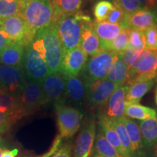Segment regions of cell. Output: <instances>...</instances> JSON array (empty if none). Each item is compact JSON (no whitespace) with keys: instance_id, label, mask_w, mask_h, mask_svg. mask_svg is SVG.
I'll list each match as a JSON object with an SVG mask.
<instances>
[{"instance_id":"1","label":"cell","mask_w":157,"mask_h":157,"mask_svg":"<svg viewBox=\"0 0 157 157\" xmlns=\"http://www.w3.org/2000/svg\"><path fill=\"white\" fill-rule=\"evenodd\" d=\"M31 44L44 58L50 74L60 72L64 52L57 34L56 23L37 31Z\"/></svg>"},{"instance_id":"2","label":"cell","mask_w":157,"mask_h":157,"mask_svg":"<svg viewBox=\"0 0 157 157\" xmlns=\"http://www.w3.org/2000/svg\"><path fill=\"white\" fill-rule=\"evenodd\" d=\"M91 17L81 10L60 17L56 21V30L64 53L79 46L82 29Z\"/></svg>"},{"instance_id":"3","label":"cell","mask_w":157,"mask_h":157,"mask_svg":"<svg viewBox=\"0 0 157 157\" xmlns=\"http://www.w3.org/2000/svg\"><path fill=\"white\" fill-rule=\"evenodd\" d=\"M20 15L34 34L54 21L53 7L50 0H22Z\"/></svg>"},{"instance_id":"4","label":"cell","mask_w":157,"mask_h":157,"mask_svg":"<svg viewBox=\"0 0 157 157\" xmlns=\"http://www.w3.org/2000/svg\"><path fill=\"white\" fill-rule=\"evenodd\" d=\"M42 83L27 81L23 89L17 96V105L14 113L15 121L31 114L44 105Z\"/></svg>"},{"instance_id":"5","label":"cell","mask_w":157,"mask_h":157,"mask_svg":"<svg viewBox=\"0 0 157 157\" xmlns=\"http://www.w3.org/2000/svg\"><path fill=\"white\" fill-rule=\"evenodd\" d=\"M157 77V50H144L127 70V85Z\"/></svg>"},{"instance_id":"6","label":"cell","mask_w":157,"mask_h":157,"mask_svg":"<svg viewBox=\"0 0 157 157\" xmlns=\"http://www.w3.org/2000/svg\"><path fill=\"white\" fill-rule=\"evenodd\" d=\"M59 135L62 139L71 138L79 130L84 114L81 110L64 102L54 103Z\"/></svg>"},{"instance_id":"7","label":"cell","mask_w":157,"mask_h":157,"mask_svg":"<svg viewBox=\"0 0 157 157\" xmlns=\"http://www.w3.org/2000/svg\"><path fill=\"white\" fill-rule=\"evenodd\" d=\"M117 53L103 50L95 56H90L79 76L86 84L106 77Z\"/></svg>"},{"instance_id":"8","label":"cell","mask_w":157,"mask_h":157,"mask_svg":"<svg viewBox=\"0 0 157 157\" xmlns=\"http://www.w3.org/2000/svg\"><path fill=\"white\" fill-rule=\"evenodd\" d=\"M119 86L106 78L86 84V107L92 112L95 110L102 111Z\"/></svg>"},{"instance_id":"9","label":"cell","mask_w":157,"mask_h":157,"mask_svg":"<svg viewBox=\"0 0 157 157\" xmlns=\"http://www.w3.org/2000/svg\"><path fill=\"white\" fill-rule=\"evenodd\" d=\"M23 69L27 81L42 83L50 74L46 62L31 42L24 48Z\"/></svg>"},{"instance_id":"10","label":"cell","mask_w":157,"mask_h":157,"mask_svg":"<svg viewBox=\"0 0 157 157\" xmlns=\"http://www.w3.org/2000/svg\"><path fill=\"white\" fill-rule=\"evenodd\" d=\"M0 30L5 33L12 42L24 47L32 41L35 35L29 30L24 19L19 14L2 21Z\"/></svg>"},{"instance_id":"11","label":"cell","mask_w":157,"mask_h":157,"mask_svg":"<svg viewBox=\"0 0 157 157\" xmlns=\"http://www.w3.org/2000/svg\"><path fill=\"white\" fill-rule=\"evenodd\" d=\"M78 131L73 145L71 157H90L93 153L97 131L95 118H87Z\"/></svg>"},{"instance_id":"12","label":"cell","mask_w":157,"mask_h":157,"mask_svg":"<svg viewBox=\"0 0 157 157\" xmlns=\"http://www.w3.org/2000/svg\"><path fill=\"white\" fill-rule=\"evenodd\" d=\"M42 88L46 104L66 102V80L60 72L49 74L42 82Z\"/></svg>"},{"instance_id":"13","label":"cell","mask_w":157,"mask_h":157,"mask_svg":"<svg viewBox=\"0 0 157 157\" xmlns=\"http://www.w3.org/2000/svg\"><path fill=\"white\" fill-rule=\"evenodd\" d=\"M0 81L7 91L17 96L27 80L23 68L0 64Z\"/></svg>"},{"instance_id":"14","label":"cell","mask_w":157,"mask_h":157,"mask_svg":"<svg viewBox=\"0 0 157 157\" xmlns=\"http://www.w3.org/2000/svg\"><path fill=\"white\" fill-rule=\"evenodd\" d=\"M88 56L79 46L65 52L60 72L65 77L79 75L87 61Z\"/></svg>"},{"instance_id":"15","label":"cell","mask_w":157,"mask_h":157,"mask_svg":"<svg viewBox=\"0 0 157 157\" xmlns=\"http://www.w3.org/2000/svg\"><path fill=\"white\" fill-rule=\"evenodd\" d=\"M66 80V101L68 100L72 106L81 110L85 105L86 85L84 81L79 75L67 76ZM82 111V110H81Z\"/></svg>"},{"instance_id":"16","label":"cell","mask_w":157,"mask_h":157,"mask_svg":"<svg viewBox=\"0 0 157 157\" xmlns=\"http://www.w3.org/2000/svg\"><path fill=\"white\" fill-rule=\"evenodd\" d=\"M128 85L121 84L118 87L108 101L105 106L100 112L109 118H121L124 116L126 108V93Z\"/></svg>"},{"instance_id":"17","label":"cell","mask_w":157,"mask_h":157,"mask_svg":"<svg viewBox=\"0 0 157 157\" xmlns=\"http://www.w3.org/2000/svg\"><path fill=\"white\" fill-rule=\"evenodd\" d=\"M128 26L130 29L145 31L157 25V10L144 7L132 14L127 15Z\"/></svg>"},{"instance_id":"18","label":"cell","mask_w":157,"mask_h":157,"mask_svg":"<svg viewBox=\"0 0 157 157\" xmlns=\"http://www.w3.org/2000/svg\"><path fill=\"white\" fill-rule=\"evenodd\" d=\"M128 134L132 150V157H146V148L142 138L138 124L132 119L125 117H121Z\"/></svg>"},{"instance_id":"19","label":"cell","mask_w":157,"mask_h":157,"mask_svg":"<svg viewBox=\"0 0 157 157\" xmlns=\"http://www.w3.org/2000/svg\"><path fill=\"white\" fill-rule=\"evenodd\" d=\"M79 47L87 56H95L101 52V42L94 31L93 21L86 23L82 29Z\"/></svg>"},{"instance_id":"20","label":"cell","mask_w":157,"mask_h":157,"mask_svg":"<svg viewBox=\"0 0 157 157\" xmlns=\"http://www.w3.org/2000/svg\"><path fill=\"white\" fill-rule=\"evenodd\" d=\"M25 47L12 42L0 52V64L23 68Z\"/></svg>"},{"instance_id":"21","label":"cell","mask_w":157,"mask_h":157,"mask_svg":"<svg viewBox=\"0 0 157 157\" xmlns=\"http://www.w3.org/2000/svg\"><path fill=\"white\" fill-rule=\"evenodd\" d=\"M98 126L101 129L102 132L106 140L111 145L116 151L123 157H128L124 150L119 137L115 132L114 129L110 124L107 117L103 113L99 112L98 114Z\"/></svg>"},{"instance_id":"22","label":"cell","mask_w":157,"mask_h":157,"mask_svg":"<svg viewBox=\"0 0 157 157\" xmlns=\"http://www.w3.org/2000/svg\"><path fill=\"white\" fill-rule=\"evenodd\" d=\"M53 7L54 21L56 23L60 17L71 15L79 11L86 0H50Z\"/></svg>"},{"instance_id":"23","label":"cell","mask_w":157,"mask_h":157,"mask_svg":"<svg viewBox=\"0 0 157 157\" xmlns=\"http://www.w3.org/2000/svg\"><path fill=\"white\" fill-rule=\"evenodd\" d=\"M93 29L101 44L109 42L117 37L122 30L119 25L112 24L106 21H93Z\"/></svg>"},{"instance_id":"24","label":"cell","mask_w":157,"mask_h":157,"mask_svg":"<svg viewBox=\"0 0 157 157\" xmlns=\"http://www.w3.org/2000/svg\"><path fill=\"white\" fill-rule=\"evenodd\" d=\"M155 80L151 79L148 81L137 82L131 85H128L126 98V105L132 103H139L143 96L148 93L154 85Z\"/></svg>"},{"instance_id":"25","label":"cell","mask_w":157,"mask_h":157,"mask_svg":"<svg viewBox=\"0 0 157 157\" xmlns=\"http://www.w3.org/2000/svg\"><path fill=\"white\" fill-rule=\"evenodd\" d=\"M146 150L157 143V117L137 121Z\"/></svg>"},{"instance_id":"26","label":"cell","mask_w":157,"mask_h":157,"mask_svg":"<svg viewBox=\"0 0 157 157\" xmlns=\"http://www.w3.org/2000/svg\"><path fill=\"white\" fill-rule=\"evenodd\" d=\"M124 116L129 119L143 121L157 117V111L154 109L139 103H132L126 105Z\"/></svg>"},{"instance_id":"27","label":"cell","mask_w":157,"mask_h":157,"mask_svg":"<svg viewBox=\"0 0 157 157\" xmlns=\"http://www.w3.org/2000/svg\"><path fill=\"white\" fill-rule=\"evenodd\" d=\"M127 68L119 54L116 57L109 71L106 78L109 81L121 85L126 84Z\"/></svg>"},{"instance_id":"28","label":"cell","mask_w":157,"mask_h":157,"mask_svg":"<svg viewBox=\"0 0 157 157\" xmlns=\"http://www.w3.org/2000/svg\"><path fill=\"white\" fill-rule=\"evenodd\" d=\"M110 124L114 129L115 132L119 137L124 150L126 152L128 157H132V150L130 141L127 134L126 128L121 118H109L107 117Z\"/></svg>"},{"instance_id":"29","label":"cell","mask_w":157,"mask_h":157,"mask_svg":"<svg viewBox=\"0 0 157 157\" xmlns=\"http://www.w3.org/2000/svg\"><path fill=\"white\" fill-rule=\"evenodd\" d=\"M129 29H122L119 34L113 40L101 44L102 50L110 51L119 54L126 50L128 47Z\"/></svg>"},{"instance_id":"30","label":"cell","mask_w":157,"mask_h":157,"mask_svg":"<svg viewBox=\"0 0 157 157\" xmlns=\"http://www.w3.org/2000/svg\"><path fill=\"white\" fill-rule=\"evenodd\" d=\"M22 0H0V22L15 15H20Z\"/></svg>"},{"instance_id":"31","label":"cell","mask_w":157,"mask_h":157,"mask_svg":"<svg viewBox=\"0 0 157 157\" xmlns=\"http://www.w3.org/2000/svg\"><path fill=\"white\" fill-rule=\"evenodd\" d=\"M16 105L17 95L9 93L6 90L0 91V110L1 111H7L14 116Z\"/></svg>"},{"instance_id":"32","label":"cell","mask_w":157,"mask_h":157,"mask_svg":"<svg viewBox=\"0 0 157 157\" xmlns=\"http://www.w3.org/2000/svg\"><path fill=\"white\" fill-rule=\"evenodd\" d=\"M105 21L112 23V24L120 25L123 29H129L127 15L125 13L124 11L122 10L120 7H119L117 5H114V7L112 10L110 12Z\"/></svg>"},{"instance_id":"33","label":"cell","mask_w":157,"mask_h":157,"mask_svg":"<svg viewBox=\"0 0 157 157\" xmlns=\"http://www.w3.org/2000/svg\"><path fill=\"white\" fill-rule=\"evenodd\" d=\"M113 7L114 5L113 3L105 0H101L96 2L93 7V15L95 21H105Z\"/></svg>"},{"instance_id":"34","label":"cell","mask_w":157,"mask_h":157,"mask_svg":"<svg viewBox=\"0 0 157 157\" xmlns=\"http://www.w3.org/2000/svg\"><path fill=\"white\" fill-rule=\"evenodd\" d=\"M146 42L143 31L136 29H130L129 31L128 47L137 51H143L145 50Z\"/></svg>"},{"instance_id":"35","label":"cell","mask_w":157,"mask_h":157,"mask_svg":"<svg viewBox=\"0 0 157 157\" xmlns=\"http://www.w3.org/2000/svg\"><path fill=\"white\" fill-rule=\"evenodd\" d=\"M113 5L120 7L127 15L144 8L137 0H116Z\"/></svg>"},{"instance_id":"36","label":"cell","mask_w":157,"mask_h":157,"mask_svg":"<svg viewBox=\"0 0 157 157\" xmlns=\"http://www.w3.org/2000/svg\"><path fill=\"white\" fill-rule=\"evenodd\" d=\"M146 46L145 50H157V25L143 31Z\"/></svg>"},{"instance_id":"37","label":"cell","mask_w":157,"mask_h":157,"mask_svg":"<svg viewBox=\"0 0 157 157\" xmlns=\"http://www.w3.org/2000/svg\"><path fill=\"white\" fill-rule=\"evenodd\" d=\"M15 121L13 114L0 110V134L7 132Z\"/></svg>"},{"instance_id":"38","label":"cell","mask_w":157,"mask_h":157,"mask_svg":"<svg viewBox=\"0 0 157 157\" xmlns=\"http://www.w3.org/2000/svg\"><path fill=\"white\" fill-rule=\"evenodd\" d=\"M141 52H142V51L135 50H133V49L127 47L126 50L119 54V56H120L121 58L122 59L123 62L124 63L125 65H126L127 70H128V68L132 66L133 63L135 61V60L138 58V56H140Z\"/></svg>"},{"instance_id":"39","label":"cell","mask_w":157,"mask_h":157,"mask_svg":"<svg viewBox=\"0 0 157 157\" xmlns=\"http://www.w3.org/2000/svg\"><path fill=\"white\" fill-rule=\"evenodd\" d=\"M73 144L71 141H68L60 147L52 157H71Z\"/></svg>"},{"instance_id":"40","label":"cell","mask_w":157,"mask_h":157,"mask_svg":"<svg viewBox=\"0 0 157 157\" xmlns=\"http://www.w3.org/2000/svg\"><path fill=\"white\" fill-rule=\"evenodd\" d=\"M12 42L7 36H6L5 33H4L2 31L0 30V52L2 50H4L6 47H7L9 44H10Z\"/></svg>"},{"instance_id":"41","label":"cell","mask_w":157,"mask_h":157,"mask_svg":"<svg viewBox=\"0 0 157 157\" xmlns=\"http://www.w3.org/2000/svg\"><path fill=\"white\" fill-rule=\"evenodd\" d=\"M146 157H157V143L146 149Z\"/></svg>"},{"instance_id":"42","label":"cell","mask_w":157,"mask_h":157,"mask_svg":"<svg viewBox=\"0 0 157 157\" xmlns=\"http://www.w3.org/2000/svg\"><path fill=\"white\" fill-rule=\"evenodd\" d=\"M17 152V150L10 151L8 149H4L2 154V157H15Z\"/></svg>"},{"instance_id":"43","label":"cell","mask_w":157,"mask_h":157,"mask_svg":"<svg viewBox=\"0 0 157 157\" xmlns=\"http://www.w3.org/2000/svg\"><path fill=\"white\" fill-rule=\"evenodd\" d=\"M147 7L157 10V0H149Z\"/></svg>"},{"instance_id":"44","label":"cell","mask_w":157,"mask_h":157,"mask_svg":"<svg viewBox=\"0 0 157 157\" xmlns=\"http://www.w3.org/2000/svg\"><path fill=\"white\" fill-rule=\"evenodd\" d=\"M137 1L140 2V5H142L143 7H148V3L149 0H137Z\"/></svg>"},{"instance_id":"45","label":"cell","mask_w":157,"mask_h":157,"mask_svg":"<svg viewBox=\"0 0 157 157\" xmlns=\"http://www.w3.org/2000/svg\"><path fill=\"white\" fill-rule=\"evenodd\" d=\"M4 144H3V140L2 139V137H0V157H2V151L4 150Z\"/></svg>"},{"instance_id":"46","label":"cell","mask_w":157,"mask_h":157,"mask_svg":"<svg viewBox=\"0 0 157 157\" xmlns=\"http://www.w3.org/2000/svg\"><path fill=\"white\" fill-rule=\"evenodd\" d=\"M90 157H105V156H101V155H98L97 154H94V153H93Z\"/></svg>"},{"instance_id":"47","label":"cell","mask_w":157,"mask_h":157,"mask_svg":"<svg viewBox=\"0 0 157 157\" xmlns=\"http://www.w3.org/2000/svg\"><path fill=\"white\" fill-rule=\"evenodd\" d=\"M155 101H156V103L157 105V87L156 90H155Z\"/></svg>"},{"instance_id":"48","label":"cell","mask_w":157,"mask_h":157,"mask_svg":"<svg viewBox=\"0 0 157 157\" xmlns=\"http://www.w3.org/2000/svg\"><path fill=\"white\" fill-rule=\"evenodd\" d=\"M5 90V88H4L3 85H2V82L0 81V91H2V90Z\"/></svg>"},{"instance_id":"49","label":"cell","mask_w":157,"mask_h":157,"mask_svg":"<svg viewBox=\"0 0 157 157\" xmlns=\"http://www.w3.org/2000/svg\"><path fill=\"white\" fill-rule=\"evenodd\" d=\"M99 1H101V0H99ZM105 1L110 2H111V3L114 4V3H115V2H116V0H105Z\"/></svg>"},{"instance_id":"50","label":"cell","mask_w":157,"mask_h":157,"mask_svg":"<svg viewBox=\"0 0 157 157\" xmlns=\"http://www.w3.org/2000/svg\"><path fill=\"white\" fill-rule=\"evenodd\" d=\"M1 23H2V22H0V25H1Z\"/></svg>"},{"instance_id":"51","label":"cell","mask_w":157,"mask_h":157,"mask_svg":"<svg viewBox=\"0 0 157 157\" xmlns=\"http://www.w3.org/2000/svg\"><path fill=\"white\" fill-rule=\"evenodd\" d=\"M156 79H157V77H156Z\"/></svg>"}]
</instances>
